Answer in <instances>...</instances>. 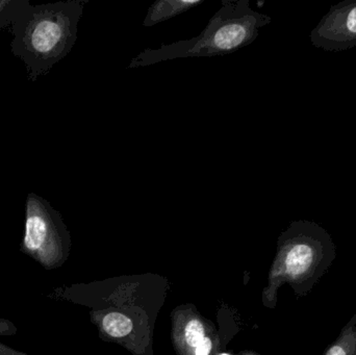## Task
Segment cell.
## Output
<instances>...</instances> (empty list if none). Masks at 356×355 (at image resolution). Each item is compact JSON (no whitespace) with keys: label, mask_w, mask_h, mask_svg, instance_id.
Returning a JSON list of instances; mask_svg holds the SVG:
<instances>
[{"label":"cell","mask_w":356,"mask_h":355,"mask_svg":"<svg viewBox=\"0 0 356 355\" xmlns=\"http://www.w3.org/2000/svg\"><path fill=\"white\" fill-rule=\"evenodd\" d=\"M184 337H186V344L190 347L196 348L197 345L205 338L204 327L202 323L196 319L191 320L184 329Z\"/></svg>","instance_id":"10"},{"label":"cell","mask_w":356,"mask_h":355,"mask_svg":"<svg viewBox=\"0 0 356 355\" xmlns=\"http://www.w3.org/2000/svg\"><path fill=\"white\" fill-rule=\"evenodd\" d=\"M221 355H230V354H221Z\"/></svg>","instance_id":"14"},{"label":"cell","mask_w":356,"mask_h":355,"mask_svg":"<svg viewBox=\"0 0 356 355\" xmlns=\"http://www.w3.org/2000/svg\"><path fill=\"white\" fill-rule=\"evenodd\" d=\"M88 0L33 6L29 2L10 27V51L22 60L29 81H37L66 58L76 43Z\"/></svg>","instance_id":"1"},{"label":"cell","mask_w":356,"mask_h":355,"mask_svg":"<svg viewBox=\"0 0 356 355\" xmlns=\"http://www.w3.org/2000/svg\"><path fill=\"white\" fill-rule=\"evenodd\" d=\"M29 0H0V29L12 27Z\"/></svg>","instance_id":"9"},{"label":"cell","mask_w":356,"mask_h":355,"mask_svg":"<svg viewBox=\"0 0 356 355\" xmlns=\"http://www.w3.org/2000/svg\"><path fill=\"white\" fill-rule=\"evenodd\" d=\"M204 1L205 0H158L148 8L143 21V26L152 27L170 20L196 6H201Z\"/></svg>","instance_id":"6"},{"label":"cell","mask_w":356,"mask_h":355,"mask_svg":"<svg viewBox=\"0 0 356 355\" xmlns=\"http://www.w3.org/2000/svg\"><path fill=\"white\" fill-rule=\"evenodd\" d=\"M323 355H356V313Z\"/></svg>","instance_id":"7"},{"label":"cell","mask_w":356,"mask_h":355,"mask_svg":"<svg viewBox=\"0 0 356 355\" xmlns=\"http://www.w3.org/2000/svg\"><path fill=\"white\" fill-rule=\"evenodd\" d=\"M312 44L324 51H346L356 46V0L330 6L312 31Z\"/></svg>","instance_id":"5"},{"label":"cell","mask_w":356,"mask_h":355,"mask_svg":"<svg viewBox=\"0 0 356 355\" xmlns=\"http://www.w3.org/2000/svg\"><path fill=\"white\" fill-rule=\"evenodd\" d=\"M102 327L111 337L123 338L129 336L133 331V322L124 315L111 313L102 320Z\"/></svg>","instance_id":"8"},{"label":"cell","mask_w":356,"mask_h":355,"mask_svg":"<svg viewBox=\"0 0 356 355\" xmlns=\"http://www.w3.org/2000/svg\"><path fill=\"white\" fill-rule=\"evenodd\" d=\"M211 348H213V344H211V339L205 337L204 339L197 345L196 349H195V355H209Z\"/></svg>","instance_id":"12"},{"label":"cell","mask_w":356,"mask_h":355,"mask_svg":"<svg viewBox=\"0 0 356 355\" xmlns=\"http://www.w3.org/2000/svg\"><path fill=\"white\" fill-rule=\"evenodd\" d=\"M69 245L70 237L60 213L45 198L29 192L20 251L49 271L64 263Z\"/></svg>","instance_id":"4"},{"label":"cell","mask_w":356,"mask_h":355,"mask_svg":"<svg viewBox=\"0 0 356 355\" xmlns=\"http://www.w3.org/2000/svg\"><path fill=\"white\" fill-rule=\"evenodd\" d=\"M280 246L276 276L290 283L298 296L314 289L337 256L332 236L313 221L293 222L282 236Z\"/></svg>","instance_id":"3"},{"label":"cell","mask_w":356,"mask_h":355,"mask_svg":"<svg viewBox=\"0 0 356 355\" xmlns=\"http://www.w3.org/2000/svg\"><path fill=\"white\" fill-rule=\"evenodd\" d=\"M272 18L251 8L249 0H222L219 10L196 37L140 52L129 69L147 67L177 58L225 56L250 45Z\"/></svg>","instance_id":"2"},{"label":"cell","mask_w":356,"mask_h":355,"mask_svg":"<svg viewBox=\"0 0 356 355\" xmlns=\"http://www.w3.org/2000/svg\"><path fill=\"white\" fill-rule=\"evenodd\" d=\"M0 227H1V219H0Z\"/></svg>","instance_id":"13"},{"label":"cell","mask_w":356,"mask_h":355,"mask_svg":"<svg viewBox=\"0 0 356 355\" xmlns=\"http://www.w3.org/2000/svg\"><path fill=\"white\" fill-rule=\"evenodd\" d=\"M17 333V329L12 322L4 319H0V336H14ZM0 355H29L23 352H17L8 346L0 343Z\"/></svg>","instance_id":"11"}]
</instances>
